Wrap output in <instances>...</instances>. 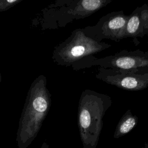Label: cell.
<instances>
[{"mask_svg":"<svg viewBox=\"0 0 148 148\" xmlns=\"http://www.w3.org/2000/svg\"><path fill=\"white\" fill-rule=\"evenodd\" d=\"M44 75L31 83L19 119L16 133L18 148H27L37 136L51 106V94Z\"/></svg>","mask_w":148,"mask_h":148,"instance_id":"cell-1","label":"cell"},{"mask_svg":"<svg viewBox=\"0 0 148 148\" xmlns=\"http://www.w3.org/2000/svg\"><path fill=\"white\" fill-rule=\"evenodd\" d=\"M112 103L106 94L90 89L82 91L78 103L77 124L83 148H96L103 118Z\"/></svg>","mask_w":148,"mask_h":148,"instance_id":"cell-2","label":"cell"},{"mask_svg":"<svg viewBox=\"0 0 148 148\" xmlns=\"http://www.w3.org/2000/svg\"><path fill=\"white\" fill-rule=\"evenodd\" d=\"M111 46L107 43L92 39L85 34L83 28H78L54 48L52 60L57 65L71 66L84 58L93 56Z\"/></svg>","mask_w":148,"mask_h":148,"instance_id":"cell-3","label":"cell"},{"mask_svg":"<svg viewBox=\"0 0 148 148\" xmlns=\"http://www.w3.org/2000/svg\"><path fill=\"white\" fill-rule=\"evenodd\" d=\"M98 66L104 68L133 69L148 66V50H123L113 55L102 58L90 56L71 66L74 70Z\"/></svg>","mask_w":148,"mask_h":148,"instance_id":"cell-4","label":"cell"},{"mask_svg":"<svg viewBox=\"0 0 148 148\" xmlns=\"http://www.w3.org/2000/svg\"><path fill=\"white\" fill-rule=\"evenodd\" d=\"M95 77L119 88L140 91L148 87V66L133 69L98 67Z\"/></svg>","mask_w":148,"mask_h":148,"instance_id":"cell-5","label":"cell"},{"mask_svg":"<svg viewBox=\"0 0 148 148\" xmlns=\"http://www.w3.org/2000/svg\"><path fill=\"white\" fill-rule=\"evenodd\" d=\"M128 18L129 15L125 14L123 11H114L103 16L95 25L83 28L87 36L97 41L110 39L119 42L124 39Z\"/></svg>","mask_w":148,"mask_h":148,"instance_id":"cell-6","label":"cell"},{"mask_svg":"<svg viewBox=\"0 0 148 148\" xmlns=\"http://www.w3.org/2000/svg\"><path fill=\"white\" fill-rule=\"evenodd\" d=\"M112 0H72L67 1L63 4L62 13L67 16V18L72 21L73 19L84 18L102 8L107 6Z\"/></svg>","mask_w":148,"mask_h":148,"instance_id":"cell-7","label":"cell"},{"mask_svg":"<svg viewBox=\"0 0 148 148\" xmlns=\"http://www.w3.org/2000/svg\"><path fill=\"white\" fill-rule=\"evenodd\" d=\"M148 36V5L146 3L136 8L129 15L124 38Z\"/></svg>","mask_w":148,"mask_h":148,"instance_id":"cell-8","label":"cell"},{"mask_svg":"<svg viewBox=\"0 0 148 148\" xmlns=\"http://www.w3.org/2000/svg\"><path fill=\"white\" fill-rule=\"evenodd\" d=\"M138 121V117L132 113L130 109L127 110L117 125L114 133V138H119L130 132L136 126Z\"/></svg>","mask_w":148,"mask_h":148,"instance_id":"cell-9","label":"cell"},{"mask_svg":"<svg viewBox=\"0 0 148 148\" xmlns=\"http://www.w3.org/2000/svg\"><path fill=\"white\" fill-rule=\"evenodd\" d=\"M22 1L23 0H0V13L10 9Z\"/></svg>","mask_w":148,"mask_h":148,"instance_id":"cell-10","label":"cell"},{"mask_svg":"<svg viewBox=\"0 0 148 148\" xmlns=\"http://www.w3.org/2000/svg\"><path fill=\"white\" fill-rule=\"evenodd\" d=\"M40 148H49V145L46 142H43Z\"/></svg>","mask_w":148,"mask_h":148,"instance_id":"cell-11","label":"cell"},{"mask_svg":"<svg viewBox=\"0 0 148 148\" xmlns=\"http://www.w3.org/2000/svg\"><path fill=\"white\" fill-rule=\"evenodd\" d=\"M2 81V77H1V72H0V83Z\"/></svg>","mask_w":148,"mask_h":148,"instance_id":"cell-12","label":"cell"}]
</instances>
